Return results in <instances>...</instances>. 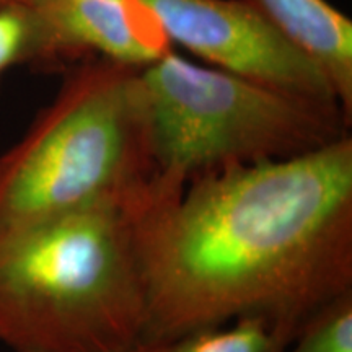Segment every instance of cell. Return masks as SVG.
I'll list each match as a JSON object with an SVG mask.
<instances>
[{"label": "cell", "instance_id": "cell-1", "mask_svg": "<svg viewBox=\"0 0 352 352\" xmlns=\"http://www.w3.org/2000/svg\"><path fill=\"white\" fill-rule=\"evenodd\" d=\"M142 341L258 315L296 338L352 290V138L209 171L153 197L138 222Z\"/></svg>", "mask_w": 352, "mask_h": 352}, {"label": "cell", "instance_id": "cell-6", "mask_svg": "<svg viewBox=\"0 0 352 352\" xmlns=\"http://www.w3.org/2000/svg\"><path fill=\"white\" fill-rule=\"evenodd\" d=\"M25 65L52 72L88 57L142 69L171 51L160 20L144 0H26Z\"/></svg>", "mask_w": 352, "mask_h": 352}, {"label": "cell", "instance_id": "cell-11", "mask_svg": "<svg viewBox=\"0 0 352 352\" xmlns=\"http://www.w3.org/2000/svg\"><path fill=\"white\" fill-rule=\"evenodd\" d=\"M26 0H0V7L13 6V3H25Z\"/></svg>", "mask_w": 352, "mask_h": 352}, {"label": "cell", "instance_id": "cell-10", "mask_svg": "<svg viewBox=\"0 0 352 352\" xmlns=\"http://www.w3.org/2000/svg\"><path fill=\"white\" fill-rule=\"evenodd\" d=\"M30 20L25 3L0 7V80L13 65L25 64Z\"/></svg>", "mask_w": 352, "mask_h": 352}, {"label": "cell", "instance_id": "cell-7", "mask_svg": "<svg viewBox=\"0 0 352 352\" xmlns=\"http://www.w3.org/2000/svg\"><path fill=\"white\" fill-rule=\"evenodd\" d=\"M327 74L346 120L352 118V21L327 0H258Z\"/></svg>", "mask_w": 352, "mask_h": 352}, {"label": "cell", "instance_id": "cell-4", "mask_svg": "<svg viewBox=\"0 0 352 352\" xmlns=\"http://www.w3.org/2000/svg\"><path fill=\"white\" fill-rule=\"evenodd\" d=\"M157 186L168 195L227 166L283 160L347 134L340 107L276 90L173 51L140 69Z\"/></svg>", "mask_w": 352, "mask_h": 352}, {"label": "cell", "instance_id": "cell-9", "mask_svg": "<svg viewBox=\"0 0 352 352\" xmlns=\"http://www.w3.org/2000/svg\"><path fill=\"white\" fill-rule=\"evenodd\" d=\"M289 346L285 352H352V290L318 308Z\"/></svg>", "mask_w": 352, "mask_h": 352}, {"label": "cell", "instance_id": "cell-5", "mask_svg": "<svg viewBox=\"0 0 352 352\" xmlns=\"http://www.w3.org/2000/svg\"><path fill=\"white\" fill-rule=\"evenodd\" d=\"M144 2L160 20L171 43L217 69L285 94L340 107L327 74L258 0Z\"/></svg>", "mask_w": 352, "mask_h": 352}, {"label": "cell", "instance_id": "cell-3", "mask_svg": "<svg viewBox=\"0 0 352 352\" xmlns=\"http://www.w3.org/2000/svg\"><path fill=\"white\" fill-rule=\"evenodd\" d=\"M155 179L140 69L88 57L0 157V228L96 206L145 209Z\"/></svg>", "mask_w": 352, "mask_h": 352}, {"label": "cell", "instance_id": "cell-8", "mask_svg": "<svg viewBox=\"0 0 352 352\" xmlns=\"http://www.w3.org/2000/svg\"><path fill=\"white\" fill-rule=\"evenodd\" d=\"M294 338L264 316L248 315L230 327L191 331L165 341H142L131 352H285Z\"/></svg>", "mask_w": 352, "mask_h": 352}, {"label": "cell", "instance_id": "cell-2", "mask_svg": "<svg viewBox=\"0 0 352 352\" xmlns=\"http://www.w3.org/2000/svg\"><path fill=\"white\" fill-rule=\"evenodd\" d=\"M145 209L96 206L0 228V342L13 352H131L147 290Z\"/></svg>", "mask_w": 352, "mask_h": 352}]
</instances>
